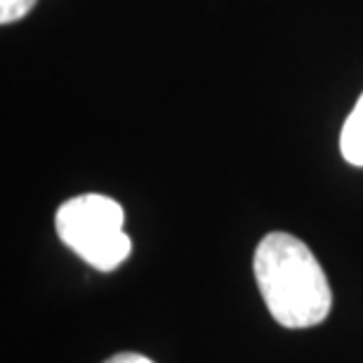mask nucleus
I'll list each match as a JSON object with an SVG mask.
<instances>
[{
  "mask_svg": "<svg viewBox=\"0 0 363 363\" xmlns=\"http://www.w3.org/2000/svg\"><path fill=\"white\" fill-rule=\"evenodd\" d=\"M340 149L347 163L363 168V94L359 97L357 106L347 116L342 135H340Z\"/></svg>",
  "mask_w": 363,
  "mask_h": 363,
  "instance_id": "3",
  "label": "nucleus"
},
{
  "mask_svg": "<svg viewBox=\"0 0 363 363\" xmlns=\"http://www.w3.org/2000/svg\"><path fill=\"white\" fill-rule=\"evenodd\" d=\"M55 227L62 243L99 272L121 267L133 252V241L123 229L125 213L108 196L85 194L62 203Z\"/></svg>",
  "mask_w": 363,
  "mask_h": 363,
  "instance_id": "2",
  "label": "nucleus"
},
{
  "mask_svg": "<svg viewBox=\"0 0 363 363\" xmlns=\"http://www.w3.org/2000/svg\"><path fill=\"white\" fill-rule=\"evenodd\" d=\"M38 0H0V24H14L33 10Z\"/></svg>",
  "mask_w": 363,
  "mask_h": 363,
  "instance_id": "4",
  "label": "nucleus"
},
{
  "mask_svg": "<svg viewBox=\"0 0 363 363\" xmlns=\"http://www.w3.org/2000/svg\"><path fill=\"white\" fill-rule=\"evenodd\" d=\"M252 272L267 309L283 328H314L330 314L328 276L309 245L297 236L286 231L267 234L252 257Z\"/></svg>",
  "mask_w": 363,
  "mask_h": 363,
  "instance_id": "1",
  "label": "nucleus"
},
{
  "mask_svg": "<svg viewBox=\"0 0 363 363\" xmlns=\"http://www.w3.org/2000/svg\"><path fill=\"white\" fill-rule=\"evenodd\" d=\"M104 363H154V361L135 352H123V354H116V357H108Z\"/></svg>",
  "mask_w": 363,
  "mask_h": 363,
  "instance_id": "5",
  "label": "nucleus"
}]
</instances>
